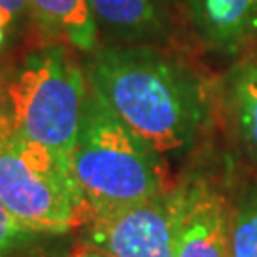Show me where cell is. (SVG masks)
<instances>
[{"label": "cell", "instance_id": "1", "mask_svg": "<svg viewBox=\"0 0 257 257\" xmlns=\"http://www.w3.org/2000/svg\"><path fill=\"white\" fill-rule=\"evenodd\" d=\"M86 78L114 114L160 156L191 151L208 120L200 76L153 44L93 50Z\"/></svg>", "mask_w": 257, "mask_h": 257}, {"label": "cell", "instance_id": "2", "mask_svg": "<svg viewBox=\"0 0 257 257\" xmlns=\"http://www.w3.org/2000/svg\"><path fill=\"white\" fill-rule=\"evenodd\" d=\"M69 160L92 219L166 191L162 156L90 84Z\"/></svg>", "mask_w": 257, "mask_h": 257}, {"label": "cell", "instance_id": "3", "mask_svg": "<svg viewBox=\"0 0 257 257\" xmlns=\"http://www.w3.org/2000/svg\"><path fill=\"white\" fill-rule=\"evenodd\" d=\"M0 204L33 232H63L92 221L71 160L21 138L0 112Z\"/></svg>", "mask_w": 257, "mask_h": 257}, {"label": "cell", "instance_id": "4", "mask_svg": "<svg viewBox=\"0 0 257 257\" xmlns=\"http://www.w3.org/2000/svg\"><path fill=\"white\" fill-rule=\"evenodd\" d=\"M88 80L63 46L25 57L8 86L10 126L21 138L71 155L78 134Z\"/></svg>", "mask_w": 257, "mask_h": 257}, {"label": "cell", "instance_id": "5", "mask_svg": "<svg viewBox=\"0 0 257 257\" xmlns=\"http://www.w3.org/2000/svg\"><path fill=\"white\" fill-rule=\"evenodd\" d=\"M88 240L109 257H175L174 189L93 217Z\"/></svg>", "mask_w": 257, "mask_h": 257}, {"label": "cell", "instance_id": "6", "mask_svg": "<svg viewBox=\"0 0 257 257\" xmlns=\"http://www.w3.org/2000/svg\"><path fill=\"white\" fill-rule=\"evenodd\" d=\"M175 257H230V206L217 185L200 174L174 189Z\"/></svg>", "mask_w": 257, "mask_h": 257}, {"label": "cell", "instance_id": "7", "mask_svg": "<svg viewBox=\"0 0 257 257\" xmlns=\"http://www.w3.org/2000/svg\"><path fill=\"white\" fill-rule=\"evenodd\" d=\"M196 37L219 55L234 57L257 38V0H181Z\"/></svg>", "mask_w": 257, "mask_h": 257}, {"label": "cell", "instance_id": "8", "mask_svg": "<svg viewBox=\"0 0 257 257\" xmlns=\"http://www.w3.org/2000/svg\"><path fill=\"white\" fill-rule=\"evenodd\" d=\"M97 21L118 44H160L172 33L170 0H88Z\"/></svg>", "mask_w": 257, "mask_h": 257}, {"label": "cell", "instance_id": "9", "mask_svg": "<svg viewBox=\"0 0 257 257\" xmlns=\"http://www.w3.org/2000/svg\"><path fill=\"white\" fill-rule=\"evenodd\" d=\"M37 25L52 37L65 38L80 52L97 50V21L88 0H27Z\"/></svg>", "mask_w": 257, "mask_h": 257}, {"label": "cell", "instance_id": "10", "mask_svg": "<svg viewBox=\"0 0 257 257\" xmlns=\"http://www.w3.org/2000/svg\"><path fill=\"white\" fill-rule=\"evenodd\" d=\"M225 97L240 145L257 168V54L244 55L230 67Z\"/></svg>", "mask_w": 257, "mask_h": 257}, {"label": "cell", "instance_id": "11", "mask_svg": "<svg viewBox=\"0 0 257 257\" xmlns=\"http://www.w3.org/2000/svg\"><path fill=\"white\" fill-rule=\"evenodd\" d=\"M230 257H257V179L244 185L230 206Z\"/></svg>", "mask_w": 257, "mask_h": 257}, {"label": "cell", "instance_id": "12", "mask_svg": "<svg viewBox=\"0 0 257 257\" xmlns=\"http://www.w3.org/2000/svg\"><path fill=\"white\" fill-rule=\"evenodd\" d=\"M33 230L19 225L18 219L0 204V257L4 255L10 248H14L18 242L27 238Z\"/></svg>", "mask_w": 257, "mask_h": 257}, {"label": "cell", "instance_id": "13", "mask_svg": "<svg viewBox=\"0 0 257 257\" xmlns=\"http://www.w3.org/2000/svg\"><path fill=\"white\" fill-rule=\"evenodd\" d=\"M29 4L27 0H0V12L8 18V21H18L25 12H27Z\"/></svg>", "mask_w": 257, "mask_h": 257}, {"label": "cell", "instance_id": "14", "mask_svg": "<svg viewBox=\"0 0 257 257\" xmlns=\"http://www.w3.org/2000/svg\"><path fill=\"white\" fill-rule=\"evenodd\" d=\"M10 25V21H8V18L0 12V46L4 44V38H6V27Z\"/></svg>", "mask_w": 257, "mask_h": 257}, {"label": "cell", "instance_id": "15", "mask_svg": "<svg viewBox=\"0 0 257 257\" xmlns=\"http://www.w3.org/2000/svg\"><path fill=\"white\" fill-rule=\"evenodd\" d=\"M78 257H109V255H105V253H95V251H90V253H82V255H78Z\"/></svg>", "mask_w": 257, "mask_h": 257}]
</instances>
